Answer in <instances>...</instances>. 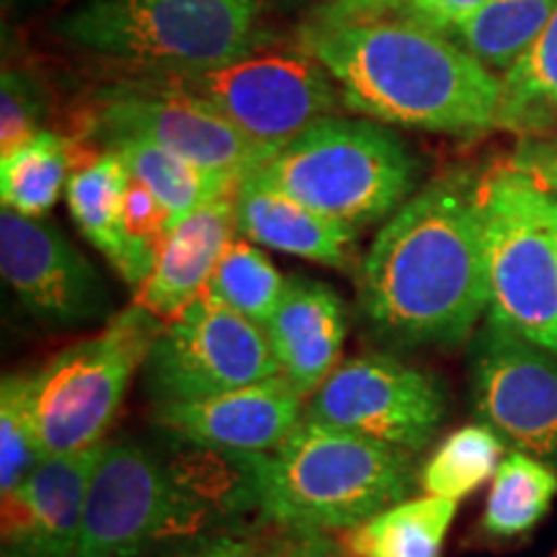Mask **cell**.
<instances>
[{"label":"cell","instance_id":"cell-1","mask_svg":"<svg viewBox=\"0 0 557 557\" xmlns=\"http://www.w3.org/2000/svg\"><path fill=\"white\" fill-rule=\"evenodd\" d=\"M478 186L431 181L385 222L359 269V312L380 344L462 346L487 310Z\"/></svg>","mask_w":557,"mask_h":557},{"label":"cell","instance_id":"cell-2","mask_svg":"<svg viewBox=\"0 0 557 557\" xmlns=\"http://www.w3.org/2000/svg\"><path fill=\"white\" fill-rule=\"evenodd\" d=\"M299 41L329 70L346 107L369 120L438 135H478L498 124L504 83L459 41L418 21H310Z\"/></svg>","mask_w":557,"mask_h":557},{"label":"cell","instance_id":"cell-3","mask_svg":"<svg viewBox=\"0 0 557 557\" xmlns=\"http://www.w3.org/2000/svg\"><path fill=\"white\" fill-rule=\"evenodd\" d=\"M243 508H253V498L240 455L191 447L189 455L163 457L129 438L107 442L75 557H143L194 545Z\"/></svg>","mask_w":557,"mask_h":557},{"label":"cell","instance_id":"cell-4","mask_svg":"<svg viewBox=\"0 0 557 557\" xmlns=\"http://www.w3.org/2000/svg\"><path fill=\"white\" fill-rule=\"evenodd\" d=\"M240 457L256 511L302 532L357 527L416 485L413 455L305 416L276 449Z\"/></svg>","mask_w":557,"mask_h":557},{"label":"cell","instance_id":"cell-5","mask_svg":"<svg viewBox=\"0 0 557 557\" xmlns=\"http://www.w3.org/2000/svg\"><path fill=\"white\" fill-rule=\"evenodd\" d=\"M256 16V0H88L60 18L58 32L139 78H169L253 50Z\"/></svg>","mask_w":557,"mask_h":557},{"label":"cell","instance_id":"cell-6","mask_svg":"<svg viewBox=\"0 0 557 557\" xmlns=\"http://www.w3.org/2000/svg\"><path fill=\"white\" fill-rule=\"evenodd\" d=\"M259 171L302 205L359 230L406 205L418 163L380 124L329 116L263 160Z\"/></svg>","mask_w":557,"mask_h":557},{"label":"cell","instance_id":"cell-7","mask_svg":"<svg viewBox=\"0 0 557 557\" xmlns=\"http://www.w3.org/2000/svg\"><path fill=\"white\" fill-rule=\"evenodd\" d=\"M487 320L557 354V194L511 163L478 186Z\"/></svg>","mask_w":557,"mask_h":557},{"label":"cell","instance_id":"cell-8","mask_svg":"<svg viewBox=\"0 0 557 557\" xmlns=\"http://www.w3.org/2000/svg\"><path fill=\"white\" fill-rule=\"evenodd\" d=\"M163 323L129 308L99 336L83 338L32 374V403L45 457L103 442L129 382L143 369Z\"/></svg>","mask_w":557,"mask_h":557},{"label":"cell","instance_id":"cell-9","mask_svg":"<svg viewBox=\"0 0 557 557\" xmlns=\"http://www.w3.org/2000/svg\"><path fill=\"white\" fill-rule=\"evenodd\" d=\"M67 137H86L101 150L124 137L148 139L201 169L230 176H243L271 158L176 78H139L99 90L75 114Z\"/></svg>","mask_w":557,"mask_h":557},{"label":"cell","instance_id":"cell-10","mask_svg":"<svg viewBox=\"0 0 557 557\" xmlns=\"http://www.w3.org/2000/svg\"><path fill=\"white\" fill-rule=\"evenodd\" d=\"M169 78L212 103L269 156L329 120L344 101L329 70L305 45L299 50L256 45L220 67Z\"/></svg>","mask_w":557,"mask_h":557},{"label":"cell","instance_id":"cell-11","mask_svg":"<svg viewBox=\"0 0 557 557\" xmlns=\"http://www.w3.org/2000/svg\"><path fill=\"white\" fill-rule=\"evenodd\" d=\"M282 374L267 333L205 289L184 315L163 325L143 364L150 400L186 403L233 393Z\"/></svg>","mask_w":557,"mask_h":557},{"label":"cell","instance_id":"cell-12","mask_svg":"<svg viewBox=\"0 0 557 557\" xmlns=\"http://www.w3.org/2000/svg\"><path fill=\"white\" fill-rule=\"evenodd\" d=\"M305 418L416 455L447 418V393L434 374L393 354H364L341 361Z\"/></svg>","mask_w":557,"mask_h":557},{"label":"cell","instance_id":"cell-13","mask_svg":"<svg viewBox=\"0 0 557 557\" xmlns=\"http://www.w3.org/2000/svg\"><path fill=\"white\" fill-rule=\"evenodd\" d=\"M470 400L508 447L557 470V354L485 320L470 344Z\"/></svg>","mask_w":557,"mask_h":557},{"label":"cell","instance_id":"cell-14","mask_svg":"<svg viewBox=\"0 0 557 557\" xmlns=\"http://www.w3.org/2000/svg\"><path fill=\"white\" fill-rule=\"evenodd\" d=\"M0 271L18 302L54 329L107 315L109 292L99 271L58 227L39 218L0 212Z\"/></svg>","mask_w":557,"mask_h":557},{"label":"cell","instance_id":"cell-15","mask_svg":"<svg viewBox=\"0 0 557 557\" xmlns=\"http://www.w3.org/2000/svg\"><path fill=\"white\" fill-rule=\"evenodd\" d=\"M302 400L292 382L276 374L212 398L160 403L152 418L178 444L220 455H261L276 449L302 421Z\"/></svg>","mask_w":557,"mask_h":557},{"label":"cell","instance_id":"cell-16","mask_svg":"<svg viewBox=\"0 0 557 557\" xmlns=\"http://www.w3.org/2000/svg\"><path fill=\"white\" fill-rule=\"evenodd\" d=\"M103 447L52 455L3 496V557H75Z\"/></svg>","mask_w":557,"mask_h":557},{"label":"cell","instance_id":"cell-17","mask_svg":"<svg viewBox=\"0 0 557 557\" xmlns=\"http://www.w3.org/2000/svg\"><path fill=\"white\" fill-rule=\"evenodd\" d=\"M238 184L205 201L189 218L169 230L158 250L156 267L135 287L132 308L169 325L184 315V310L207 289L214 269L233 243V233L238 230Z\"/></svg>","mask_w":557,"mask_h":557},{"label":"cell","instance_id":"cell-18","mask_svg":"<svg viewBox=\"0 0 557 557\" xmlns=\"http://www.w3.org/2000/svg\"><path fill=\"white\" fill-rule=\"evenodd\" d=\"M346 329L336 289L310 276H289L263 333L284 377L302 398H312L341 364Z\"/></svg>","mask_w":557,"mask_h":557},{"label":"cell","instance_id":"cell-19","mask_svg":"<svg viewBox=\"0 0 557 557\" xmlns=\"http://www.w3.org/2000/svg\"><path fill=\"white\" fill-rule=\"evenodd\" d=\"M238 230L259 246L348 271L354 263L357 230L325 218L271 184L256 169L246 171L238 184Z\"/></svg>","mask_w":557,"mask_h":557},{"label":"cell","instance_id":"cell-20","mask_svg":"<svg viewBox=\"0 0 557 557\" xmlns=\"http://www.w3.org/2000/svg\"><path fill=\"white\" fill-rule=\"evenodd\" d=\"M457 500L426 496L385 508L377 517L336 532L346 557H442Z\"/></svg>","mask_w":557,"mask_h":557},{"label":"cell","instance_id":"cell-21","mask_svg":"<svg viewBox=\"0 0 557 557\" xmlns=\"http://www.w3.org/2000/svg\"><path fill=\"white\" fill-rule=\"evenodd\" d=\"M107 150L120 152L129 176L148 186L160 205L169 209L171 227L189 218L194 209H199L205 201L233 189L240 181V176L201 169L191 160L160 148L156 143H148V139L124 137L111 143Z\"/></svg>","mask_w":557,"mask_h":557},{"label":"cell","instance_id":"cell-22","mask_svg":"<svg viewBox=\"0 0 557 557\" xmlns=\"http://www.w3.org/2000/svg\"><path fill=\"white\" fill-rule=\"evenodd\" d=\"M555 496L557 470L537 457L511 449L493 475L480 527L491 540L524 537L547 517Z\"/></svg>","mask_w":557,"mask_h":557},{"label":"cell","instance_id":"cell-23","mask_svg":"<svg viewBox=\"0 0 557 557\" xmlns=\"http://www.w3.org/2000/svg\"><path fill=\"white\" fill-rule=\"evenodd\" d=\"M129 178L120 152L107 150L86 169L70 173L65 186L70 218L114 269L122 261V205Z\"/></svg>","mask_w":557,"mask_h":557},{"label":"cell","instance_id":"cell-24","mask_svg":"<svg viewBox=\"0 0 557 557\" xmlns=\"http://www.w3.org/2000/svg\"><path fill=\"white\" fill-rule=\"evenodd\" d=\"M557 0H485L455 32L485 67L508 73L545 32Z\"/></svg>","mask_w":557,"mask_h":557},{"label":"cell","instance_id":"cell-25","mask_svg":"<svg viewBox=\"0 0 557 557\" xmlns=\"http://www.w3.org/2000/svg\"><path fill=\"white\" fill-rule=\"evenodd\" d=\"M70 178L67 137L60 132L34 135L11 156L0 158V199L3 209L41 218L58 205Z\"/></svg>","mask_w":557,"mask_h":557},{"label":"cell","instance_id":"cell-26","mask_svg":"<svg viewBox=\"0 0 557 557\" xmlns=\"http://www.w3.org/2000/svg\"><path fill=\"white\" fill-rule=\"evenodd\" d=\"M500 83V127L534 135L557 124V9L540 39Z\"/></svg>","mask_w":557,"mask_h":557},{"label":"cell","instance_id":"cell-27","mask_svg":"<svg viewBox=\"0 0 557 557\" xmlns=\"http://www.w3.org/2000/svg\"><path fill=\"white\" fill-rule=\"evenodd\" d=\"M506 455V442L485 423L462 426L444 438L423 465L421 483L429 496L459 500L478 491L485 480L496 475Z\"/></svg>","mask_w":557,"mask_h":557},{"label":"cell","instance_id":"cell-28","mask_svg":"<svg viewBox=\"0 0 557 557\" xmlns=\"http://www.w3.org/2000/svg\"><path fill=\"white\" fill-rule=\"evenodd\" d=\"M207 287L235 312L263 329L274 315L287 278L278 274L261 248L250 246L248 240H233Z\"/></svg>","mask_w":557,"mask_h":557},{"label":"cell","instance_id":"cell-29","mask_svg":"<svg viewBox=\"0 0 557 557\" xmlns=\"http://www.w3.org/2000/svg\"><path fill=\"white\" fill-rule=\"evenodd\" d=\"M41 459L32 374H5L0 382V496L16 491Z\"/></svg>","mask_w":557,"mask_h":557},{"label":"cell","instance_id":"cell-30","mask_svg":"<svg viewBox=\"0 0 557 557\" xmlns=\"http://www.w3.org/2000/svg\"><path fill=\"white\" fill-rule=\"evenodd\" d=\"M171 230L169 209L139 181L129 178L122 205V261L116 271L137 287L156 267L158 250Z\"/></svg>","mask_w":557,"mask_h":557},{"label":"cell","instance_id":"cell-31","mask_svg":"<svg viewBox=\"0 0 557 557\" xmlns=\"http://www.w3.org/2000/svg\"><path fill=\"white\" fill-rule=\"evenodd\" d=\"M45 120V99L37 83L18 70L5 67L0 83V158L11 156L34 135Z\"/></svg>","mask_w":557,"mask_h":557},{"label":"cell","instance_id":"cell-32","mask_svg":"<svg viewBox=\"0 0 557 557\" xmlns=\"http://www.w3.org/2000/svg\"><path fill=\"white\" fill-rule=\"evenodd\" d=\"M243 557H346L325 532L278 527L263 540H243Z\"/></svg>","mask_w":557,"mask_h":557},{"label":"cell","instance_id":"cell-33","mask_svg":"<svg viewBox=\"0 0 557 557\" xmlns=\"http://www.w3.org/2000/svg\"><path fill=\"white\" fill-rule=\"evenodd\" d=\"M485 0H393L385 16H400L447 34L475 13Z\"/></svg>","mask_w":557,"mask_h":557},{"label":"cell","instance_id":"cell-34","mask_svg":"<svg viewBox=\"0 0 557 557\" xmlns=\"http://www.w3.org/2000/svg\"><path fill=\"white\" fill-rule=\"evenodd\" d=\"M513 169L527 173L547 191L557 194V148L547 143H524L511 160Z\"/></svg>","mask_w":557,"mask_h":557},{"label":"cell","instance_id":"cell-35","mask_svg":"<svg viewBox=\"0 0 557 557\" xmlns=\"http://www.w3.org/2000/svg\"><path fill=\"white\" fill-rule=\"evenodd\" d=\"M393 0H325L312 24H341V21L385 16Z\"/></svg>","mask_w":557,"mask_h":557},{"label":"cell","instance_id":"cell-36","mask_svg":"<svg viewBox=\"0 0 557 557\" xmlns=\"http://www.w3.org/2000/svg\"><path fill=\"white\" fill-rule=\"evenodd\" d=\"M173 557H243V540L218 537V540L194 542V545L181 549V553Z\"/></svg>","mask_w":557,"mask_h":557},{"label":"cell","instance_id":"cell-37","mask_svg":"<svg viewBox=\"0 0 557 557\" xmlns=\"http://www.w3.org/2000/svg\"><path fill=\"white\" fill-rule=\"evenodd\" d=\"M555 248H557V235H555Z\"/></svg>","mask_w":557,"mask_h":557}]
</instances>
